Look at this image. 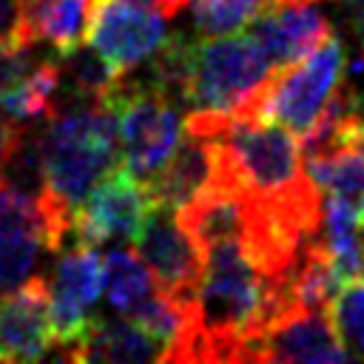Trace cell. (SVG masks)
Listing matches in <instances>:
<instances>
[{"label": "cell", "instance_id": "obj_5", "mask_svg": "<svg viewBox=\"0 0 364 364\" xmlns=\"http://www.w3.org/2000/svg\"><path fill=\"white\" fill-rule=\"evenodd\" d=\"M108 100L117 108L122 168L148 188L185 134L182 108L154 85L125 80L108 94Z\"/></svg>", "mask_w": 364, "mask_h": 364}, {"label": "cell", "instance_id": "obj_12", "mask_svg": "<svg viewBox=\"0 0 364 364\" xmlns=\"http://www.w3.org/2000/svg\"><path fill=\"white\" fill-rule=\"evenodd\" d=\"M247 31L262 46L270 65L282 71L321 46L333 34V23L318 6H313V0H301L273 3L250 23Z\"/></svg>", "mask_w": 364, "mask_h": 364}, {"label": "cell", "instance_id": "obj_6", "mask_svg": "<svg viewBox=\"0 0 364 364\" xmlns=\"http://www.w3.org/2000/svg\"><path fill=\"white\" fill-rule=\"evenodd\" d=\"M344 82V43L330 34L310 54L276 71L256 119H273L290 128L299 139L321 119L324 108Z\"/></svg>", "mask_w": 364, "mask_h": 364}, {"label": "cell", "instance_id": "obj_15", "mask_svg": "<svg viewBox=\"0 0 364 364\" xmlns=\"http://www.w3.org/2000/svg\"><path fill=\"white\" fill-rule=\"evenodd\" d=\"M179 225L208 250L219 242H242L253 228V196L230 188H208L176 210Z\"/></svg>", "mask_w": 364, "mask_h": 364}, {"label": "cell", "instance_id": "obj_21", "mask_svg": "<svg viewBox=\"0 0 364 364\" xmlns=\"http://www.w3.org/2000/svg\"><path fill=\"white\" fill-rule=\"evenodd\" d=\"M196 31L202 37L233 34L250 26L273 0H188Z\"/></svg>", "mask_w": 364, "mask_h": 364}, {"label": "cell", "instance_id": "obj_11", "mask_svg": "<svg viewBox=\"0 0 364 364\" xmlns=\"http://www.w3.org/2000/svg\"><path fill=\"white\" fill-rule=\"evenodd\" d=\"M353 358L341 344L330 310L293 307L273 318L247 347L242 361H347Z\"/></svg>", "mask_w": 364, "mask_h": 364}, {"label": "cell", "instance_id": "obj_9", "mask_svg": "<svg viewBox=\"0 0 364 364\" xmlns=\"http://www.w3.org/2000/svg\"><path fill=\"white\" fill-rule=\"evenodd\" d=\"M134 245L136 253L151 267L159 290H165L168 296L185 304H193L205 267V250L179 225L176 210L151 205Z\"/></svg>", "mask_w": 364, "mask_h": 364}, {"label": "cell", "instance_id": "obj_7", "mask_svg": "<svg viewBox=\"0 0 364 364\" xmlns=\"http://www.w3.org/2000/svg\"><path fill=\"white\" fill-rule=\"evenodd\" d=\"M151 210L148 188L134 179L122 162L111 168L71 216L74 245L102 247L108 242H134Z\"/></svg>", "mask_w": 364, "mask_h": 364}, {"label": "cell", "instance_id": "obj_17", "mask_svg": "<svg viewBox=\"0 0 364 364\" xmlns=\"http://www.w3.org/2000/svg\"><path fill=\"white\" fill-rule=\"evenodd\" d=\"M91 11L94 0H20L17 34L63 54L85 40Z\"/></svg>", "mask_w": 364, "mask_h": 364}, {"label": "cell", "instance_id": "obj_20", "mask_svg": "<svg viewBox=\"0 0 364 364\" xmlns=\"http://www.w3.org/2000/svg\"><path fill=\"white\" fill-rule=\"evenodd\" d=\"M43 250H48V245L37 230H26V228L0 230V293L17 290L28 279H34Z\"/></svg>", "mask_w": 364, "mask_h": 364}, {"label": "cell", "instance_id": "obj_22", "mask_svg": "<svg viewBox=\"0 0 364 364\" xmlns=\"http://www.w3.org/2000/svg\"><path fill=\"white\" fill-rule=\"evenodd\" d=\"M330 318L350 355L364 358V279L338 287L330 301Z\"/></svg>", "mask_w": 364, "mask_h": 364}, {"label": "cell", "instance_id": "obj_24", "mask_svg": "<svg viewBox=\"0 0 364 364\" xmlns=\"http://www.w3.org/2000/svg\"><path fill=\"white\" fill-rule=\"evenodd\" d=\"M20 28V0H0V40L17 34Z\"/></svg>", "mask_w": 364, "mask_h": 364}, {"label": "cell", "instance_id": "obj_19", "mask_svg": "<svg viewBox=\"0 0 364 364\" xmlns=\"http://www.w3.org/2000/svg\"><path fill=\"white\" fill-rule=\"evenodd\" d=\"M122 77L91 43L60 54V80L68 85L71 100H105Z\"/></svg>", "mask_w": 364, "mask_h": 364}, {"label": "cell", "instance_id": "obj_26", "mask_svg": "<svg viewBox=\"0 0 364 364\" xmlns=\"http://www.w3.org/2000/svg\"><path fill=\"white\" fill-rule=\"evenodd\" d=\"M14 136H17V125H11L6 117H0V168L6 162V154H9L11 142H14Z\"/></svg>", "mask_w": 364, "mask_h": 364}, {"label": "cell", "instance_id": "obj_14", "mask_svg": "<svg viewBox=\"0 0 364 364\" xmlns=\"http://www.w3.org/2000/svg\"><path fill=\"white\" fill-rule=\"evenodd\" d=\"M219 176V148L213 131H196L185 128L173 156L165 162V168L148 182L151 205H162L171 210H179L199 193L216 185Z\"/></svg>", "mask_w": 364, "mask_h": 364}, {"label": "cell", "instance_id": "obj_25", "mask_svg": "<svg viewBox=\"0 0 364 364\" xmlns=\"http://www.w3.org/2000/svg\"><path fill=\"white\" fill-rule=\"evenodd\" d=\"M350 26H353V34L358 37L361 57H364V0H355L353 3V9H350Z\"/></svg>", "mask_w": 364, "mask_h": 364}, {"label": "cell", "instance_id": "obj_4", "mask_svg": "<svg viewBox=\"0 0 364 364\" xmlns=\"http://www.w3.org/2000/svg\"><path fill=\"white\" fill-rule=\"evenodd\" d=\"M213 134L219 148V176L213 188L242 191L264 202L321 196L304 171L301 139L290 128L273 119L239 117Z\"/></svg>", "mask_w": 364, "mask_h": 364}, {"label": "cell", "instance_id": "obj_3", "mask_svg": "<svg viewBox=\"0 0 364 364\" xmlns=\"http://www.w3.org/2000/svg\"><path fill=\"white\" fill-rule=\"evenodd\" d=\"M273 77L276 68L250 31L193 43L185 128L216 131L230 119L256 117Z\"/></svg>", "mask_w": 364, "mask_h": 364}, {"label": "cell", "instance_id": "obj_10", "mask_svg": "<svg viewBox=\"0 0 364 364\" xmlns=\"http://www.w3.org/2000/svg\"><path fill=\"white\" fill-rule=\"evenodd\" d=\"M85 37L119 74H128L162 48L168 26L165 14L131 0H94Z\"/></svg>", "mask_w": 364, "mask_h": 364}, {"label": "cell", "instance_id": "obj_2", "mask_svg": "<svg viewBox=\"0 0 364 364\" xmlns=\"http://www.w3.org/2000/svg\"><path fill=\"white\" fill-rule=\"evenodd\" d=\"M46 193L68 213L91 188L119 165L117 108L105 100H71L46 119L40 131Z\"/></svg>", "mask_w": 364, "mask_h": 364}, {"label": "cell", "instance_id": "obj_13", "mask_svg": "<svg viewBox=\"0 0 364 364\" xmlns=\"http://www.w3.org/2000/svg\"><path fill=\"white\" fill-rule=\"evenodd\" d=\"M54 344L48 284L43 276L0 293V361H37Z\"/></svg>", "mask_w": 364, "mask_h": 364}, {"label": "cell", "instance_id": "obj_18", "mask_svg": "<svg viewBox=\"0 0 364 364\" xmlns=\"http://www.w3.org/2000/svg\"><path fill=\"white\" fill-rule=\"evenodd\" d=\"M156 279L145 259L125 245L108 247L102 259V293L111 310L128 316L136 304H142L151 293H156Z\"/></svg>", "mask_w": 364, "mask_h": 364}, {"label": "cell", "instance_id": "obj_27", "mask_svg": "<svg viewBox=\"0 0 364 364\" xmlns=\"http://www.w3.org/2000/svg\"><path fill=\"white\" fill-rule=\"evenodd\" d=\"M347 88H350V85H347ZM350 97H353V108H355V114L364 119V85L350 88Z\"/></svg>", "mask_w": 364, "mask_h": 364}, {"label": "cell", "instance_id": "obj_1", "mask_svg": "<svg viewBox=\"0 0 364 364\" xmlns=\"http://www.w3.org/2000/svg\"><path fill=\"white\" fill-rule=\"evenodd\" d=\"M287 313L282 276H270L242 242L205 250L185 361H242V350Z\"/></svg>", "mask_w": 364, "mask_h": 364}, {"label": "cell", "instance_id": "obj_16", "mask_svg": "<svg viewBox=\"0 0 364 364\" xmlns=\"http://www.w3.org/2000/svg\"><path fill=\"white\" fill-rule=\"evenodd\" d=\"M162 347L131 318H91L80 341L63 355L65 361H111V364H145L162 361Z\"/></svg>", "mask_w": 364, "mask_h": 364}, {"label": "cell", "instance_id": "obj_23", "mask_svg": "<svg viewBox=\"0 0 364 364\" xmlns=\"http://www.w3.org/2000/svg\"><path fill=\"white\" fill-rule=\"evenodd\" d=\"M48 57L51 54H43L40 43L34 40H26L20 34L3 37L0 40V100L17 91L23 82H28Z\"/></svg>", "mask_w": 364, "mask_h": 364}, {"label": "cell", "instance_id": "obj_8", "mask_svg": "<svg viewBox=\"0 0 364 364\" xmlns=\"http://www.w3.org/2000/svg\"><path fill=\"white\" fill-rule=\"evenodd\" d=\"M48 284V313L54 344L60 347V358L80 341L85 327L91 324V307L102 296V256L97 247L71 245L60 250Z\"/></svg>", "mask_w": 364, "mask_h": 364}]
</instances>
